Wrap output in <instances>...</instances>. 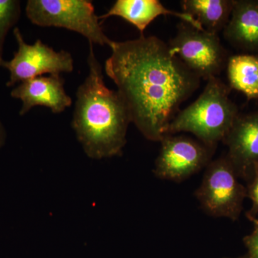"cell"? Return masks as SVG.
<instances>
[{
    "label": "cell",
    "mask_w": 258,
    "mask_h": 258,
    "mask_svg": "<svg viewBox=\"0 0 258 258\" xmlns=\"http://www.w3.org/2000/svg\"><path fill=\"white\" fill-rule=\"evenodd\" d=\"M167 15L179 18L181 22L204 30L191 15L167 9L159 0H117L108 13L98 18L104 20L112 16L119 17L138 29L141 35H144V30L155 19Z\"/></svg>",
    "instance_id": "obj_11"
},
{
    "label": "cell",
    "mask_w": 258,
    "mask_h": 258,
    "mask_svg": "<svg viewBox=\"0 0 258 258\" xmlns=\"http://www.w3.org/2000/svg\"><path fill=\"white\" fill-rule=\"evenodd\" d=\"M237 258H249L248 256L245 255L243 256V257H237Z\"/></svg>",
    "instance_id": "obj_19"
},
{
    "label": "cell",
    "mask_w": 258,
    "mask_h": 258,
    "mask_svg": "<svg viewBox=\"0 0 258 258\" xmlns=\"http://www.w3.org/2000/svg\"><path fill=\"white\" fill-rule=\"evenodd\" d=\"M176 28L175 36L168 43L171 52L200 79L208 81L221 74L230 56L218 35L185 22Z\"/></svg>",
    "instance_id": "obj_6"
},
{
    "label": "cell",
    "mask_w": 258,
    "mask_h": 258,
    "mask_svg": "<svg viewBox=\"0 0 258 258\" xmlns=\"http://www.w3.org/2000/svg\"><path fill=\"white\" fill-rule=\"evenodd\" d=\"M222 142L228 149L226 157L239 178L248 181L258 164V111L239 114Z\"/></svg>",
    "instance_id": "obj_9"
},
{
    "label": "cell",
    "mask_w": 258,
    "mask_h": 258,
    "mask_svg": "<svg viewBox=\"0 0 258 258\" xmlns=\"http://www.w3.org/2000/svg\"><path fill=\"white\" fill-rule=\"evenodd\" d=\"M153 169L159 179L181 182L207 167L215 148L185 136L166 135Z\"/></svg>",
    "instance_id": "obj_8"
},
{
    "label": "cell",
    "mask_w": 258,
    "mask_h": 258,
    "mask_svg": "<svg viewBox=\"0 0 258 258\" xmlns=\"http://www.w3.org/2000/svg\"><path fill=\"white\" fill-rule=\"evenodd\" d=\"M89 72L76 92L72 127L85 154L93 159L118 157L126 144L132 123L128 108L117 91L107 88L103 70L89 43Z\"/></svg>",
    "instance_id": "obj_2"
},
{
    "label": "cell",
    "mask_w": 258,
    "mask_h": 258,
    "mask_svg": "<svg viewBox=\"0 0 258 258\" xmlns=\"http://www.w3.org/2000/svg\"><path fill=\"white\" fill-rule=\"evenodd\" d=\"M64 86V80L60 76H38L20 83L12 91L11 96L22 101L21 115L36 106L47 107L57 114L62 113L73 103Z\"/></svg>",
    "instance_id": "obj_10"
},
{
    "label": "cell",
    "mask_w": 258,
    "mask_h": 258,
    "mask_svg": "<svg viewBox=\"0 0 258 258\" xmlns=\"http://www.w3.org/2000/svg\"><path fill=\"white\" fill-rule=\"evenodd\" d=\"M20 2L18 0H0V66L3 62V51L5 38L10 29L20 18Z\"/></svg>",
    "instance_id": "obj_15"
},
{
    "label": "cell",
    "mask_w": 258,
    "mask_h": 258,
    "mask_svg": "<svg viewBox=\"0 0 258 258\" xmlns=\"http://www.w3.org/2000/svg\"><path fill=\"white\" fill-rule=\"evenodd\" d=\"M18 49L10 60H3L1 66L8 70V87L43 74L60 76L70 74L74 69V60L68 51H55L38 39L32 45L26 43L20 29H14Z\"/></svg>",
    "instance_id": "obj_7"
},
{
    "label": "cell",
    "mask_w": 258,
    "mask_h": 258,
    "mask_svg": "<svg viewBox=\"0 0 258 258\" xmlns=\"http://www.w3.org/2000/svg\"><path fill=\"white\" fill-rule=\"evenodd\" d=\"M230 90L217 77L209 79L198 99L178 112L169 125L167 135L187 132L209 147L216 148L240 114L230 98Z\"/></svg>",
    "instance_id": "obj_3"
},
{
    "label": "cell",
    "mask_w": 258,
    "mask_h": 258,
    "mask_svg": "<svg viewBox=\"0 0 258 258\" xmlns=\"http://www.w3.org/2000/svg\"><path fill=\"white\" fill-rule=\"evenodd\" d=\"M111 48L105 72L117 86L132 123L148 140L160 142L201 79L157 37L141 35L113 42Z\"/></svg>",
    "instance_id": "obj_1"
},
{
    "label": "cell",
    "mask_w": 258,
    "mask_h": 258,
    "mask_svg": "<svg viewBox=\"0 0 258 258\" xmlns=\"http://www.w3.org/2000/svg\"><path fill=\"white\" fill-rule=\"evenodd\" d=\"M223 36L232 47L258 55V0H235Z\"/></svg>",
    "instance_id": "obj_12"
},
{
    "label": "cell",
    "mask_w": 258,
    "mask_h": 258,
    "mask_svg": "<svg viewBox=\"0 0 258 258\" xmlns=\"http://www.w3.org/2000/svg\"><path fill=\"white\" fill-rule=\"evenodd\" d=\"M247 189V198L251 202V207L246 213L247 218L254 222L258 214V164L254 166L252 175L248 181Z\"/></svg>",
    "instance_id": "obj_16"
},
{
    "label": "cell",
    "mask_w": 258,
    "mask_h": 258,
    "mask_svg": "<svg viewBox=\"0 0 258 258\" xmlns=\"http://www.w3.org/2000/svg\"><path fill=\"white\" fill-rule=\"evenodd\" d=\"M25 12L30 21L40 27L67 29L86 37L89 43L111 47L113 42L107 36L88 0H29Z\"/></svg>",
    "instance_id": "obj_4"
},
{
    "label": "cell",
    "mask_w": 258,
    "mask_h": 258,
    "mask_svg": "<svg viewBox=\"0 0 258 258\" xmlns=\"http://www.w3.org/2000/svg\"><path fill=\"white\" fill-rule=\"evenodd\" d=\"M254 224L258 223V214L257 215V217H256L255 220H254V222H253Z\"/></svg>",
    "instance_id": "obj_18"
},
{
    "label": "cell",
    "mask_w": 258,
    "mask_h": 258,
    "mask_svg": "<svg viewBox=\"0 0 258 258\" xmlns=\"http://www.w3.org/2000/svg\"><path fill=\"white\" fill-rule=\"evenodd\" d=\"M235 0H184L182 13L193 17L206 31H223L230 20Z\"/></svg>",
    "instance_id": "obj_13"
},
{
    "label": "cell",
    "mask_w": 258,
    "mask_h": 258,
    "mask_svg": "<svg viewBox=\"0 0 258 258\" xmlns=\"http://www.w3.org/2000/svg\"><path fill=\"white\" fill-rule=\"evenodd\" d=\"M226 69L229 87L243 93L248 100L258 98V55L230 56Z\"/></svg>",
    "instance_id": "obj_14"
},
{
    "label": "cell",
    "mask_w": 258,
    "mask_h": 258,
    "mask_svg": "<svg viewBox=\"0 0 258 258\" xmlns=\"http://www.w3.org/2000/svg\"><path fill=\"white\" fill-rule=\"evenodd\" d=\"M244 245L247 247L249 258H258V223L254 224L253 231L243 239Z\"/></svg>",
    "instance_id": "obj_17"
},
{
    "label": "cell",
    "mask_w": 258,
    "mask_h": 258,
    "mask_svg": "<svg viewBox=\"0 0 258 258\" xmlns=\"http://www.w3.org/2000/svg\"><path fill=\"white\" fill-rule=\"evenodd\" d=\"M239 179L226 155L210 161L195 191L204 211L212 217L238 220L247 198V189Z\"/></svg>",
    "instance_id": "obj_5"
}]
</instances>
